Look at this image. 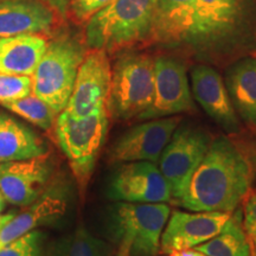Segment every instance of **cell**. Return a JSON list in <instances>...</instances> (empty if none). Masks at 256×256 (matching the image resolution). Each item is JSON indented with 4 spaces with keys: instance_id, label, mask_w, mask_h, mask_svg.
<instances>
[{
    "instance_id": "1",
    "label": "cell",
    "mask_w": 256,
    "mask_h": 256,
    "mask_svg": "<svg viewBox=\"0 0 256 256\" xmlns=\"http://www.w3.org/2000/svg\"><path fill=\"white\" fill-rule=\"evenodd\" d=\"M252 182L248 156L226 136L210 144L192 174L178 206L191 211L229 212L238 209Z\"/></svg>"
},
{
    "instance_id": "2",
    "label": "cell",
    "mask_w": 256,
    "mask_h": 256,
    "mask_svg": "<svg viewBox=\"0 0 256 256\" xmlns=\"http://www.w3.org/2000/svg\"><path fill=\"white\" fill-rule=\"evenodd\" d=\"M156 0H114L89 18L86 40L92 49L114 51L151 37Z\"/></svg>"
},
{
    "instance_id": "3",
    "label": "cell",
    "mask_w": 256,
    "mask_h": 256,
    "mask_svg": "<svg viewBox=\"0 0 256 256\" xmlns=\"http://www.w3.org/2000/svg\"><path fill=\"white\" fill-rule=\"evenodd\" d=\"M154 98V60L145 54H130L112 69L107 112L118 120H130L151 107Z\"/></svg>"
},
{
    "instance_id": "4",
    "label": "cell",
    "mask_w": 256,
    "mask_h": 256,
    "mask_svg": "<svg viewBox=\"0 0 256 256\" xmlns=\"http://www.w3.org/2000/svg\"><path fill=\"white\" fill-rule=\"evenodd\" d=\"M84 50L76 40L58 38L48 48L32 74V94L49 104L58 115L72 95Z\"/></svg>"
},
{
    "instance_id": "5",
    "label": "cell",
    "mask_w": 256,
    "mask_h": 256,
    "mask_svg": "<svg viewBox=\"0 0 256 256\" xmlns=\"http://www.w3.org/2000/svg\"><path fill=\"white\" fill-rule=\"evenodd\" d=\"M171 209L165 203H124L110 208V230L130 256H156Z\"/></svg>"
},
{
    "instance_id": "6",
    "label": "cell",
    "mask_w": 256,
    "mask_h": 256,
    "mask_svg": "<svg viewBox=\"0 0 256 256\" xmlns=\"http://www.w3.org/2000/svg\"><path fill=\"white\" fill-rule=\"evenodd\" d=\"M107 132V110L86 118H74L66 110L57 115V140L81 185L90 178Z\"/></svg>"
},
{
    "instance_id": "7",
    "label": "cell",
    "mask_w": 256,
    "mask_h": 256,
    "mask_svg": "<svg viewBox=\"0 0 256 256\" xmlns=\"http://www.w3.org/2000/svg\"><path fill=\"white\" fill-rule=\"evenodd\" d=\"M211 142L206 130L191 124H179L172 134L158 162L174 202L183 196L192 174L203 160Z\"/></svg>"
},
{
    "instance_id": "8",
    "label": "cell",
    "mask_w": 256,
    "mask_h": 256,
    "mask_svg": "<svg viewBox=\"0 0 256 256\" xmlns=\"http://www.w3.org/2000/svg\"><path fill=\"white\" fill-rule=\"evenodd\" d=\"M112 66L107 51L92 49L86 54L66 110L74 118H86L107 110Z\"/></svg>"
},
{
    "instance_id": "9",
    "label": "cell",
    "mask_w": 256,
    "mask_h": 256,
    "mask_svg": "<svg viewBox=\"0 0 256 256\" xmlns=\"http://www.w3.org/2000/svg\"><path fill=\"white\" fill-rule=\"evenodd\" d=\"M107 196L124 203H166L171 188L159 168L151 162H124L110 179Z\"/></svg>"
},
{
    "instance_id": "10",
    "label": "cell",
    "mask_w": 256,
    "mask_h": 256,
    "mask_svg": "<svg viewBox=\"0 0 256 256\" xmlns=\"http://www.w3.org/2000/svg\"><path fill=\"white\" fill-rule=\"evenodd\" d=\"M194 110V101L184 64L171 57L154 60V98L151 107L138 119L174 116Z\"/></svg>"
},
{
    "instance_id": "11",
    "label": "cell",
    "mask_w": 256,
    "mask_h": 256,
    "mask_svg": "<svg viewBox=\"0 0 256 256\" xmlns=\"http://www.w3.org/2000/svg\"><path fill=\"white\" fill-rule=\"evenodd\" d=\"M180 121V116L159 118L130 128L114 144L110 151L112 162L156 164Z\"/></svg>"
},
{
    "instance_id": "12",
    "label": "cell",
    "mask_w": 256,
    "mask_h": 256,
    "mask_svg": "<svg viewBox=\"0 0 256 256\" xmlns=\"http://www.w3.org/2000/svg\"><path fill=\"white\" fill-rule=\"evenodd\" d=\"M232 214L220 211H174L160 238V252L164 254L191 249L216 236Z\"/></svg>"
},
{
    "instance_id": "13",
    "label": "cell",
    "mask_w": 256,
    "mask_h": 256,
    "mask_svg": "<svg viewBox=\"0 0 256 256\" xmlns=\"http://www.w3.org/2000/svg\"><path fill=\"white\" fill-rule=\"evenodd\" d=\"M50 172L46 154L0 164V194L12 206H28L42 194Z\"/></svg>"
},
{
    "instance_id": "14",
    "label": "cell",
    "mask_w": 256,
    "mask_h": 256,
    "mask_svg": "<svg viewBox=\"0 0 256 256\" xmlns=\"http://www.w3.org/2000/svg\"><path fill=\"white\" fill-rule=\"evenodd\" d=\"M244 0H196L194 19L186 42L209 46L232 34L242 17Z\"/></svg>"
},
{
    "instance_id": "15",
    "label": "cell",
    "mask_w": 256,
    "mask_h": 256,
    "mask_svg": "<svg viewBox=\"0 0 256 256\" xmlns=\"http://www.w3.org/2000/svg\"><path fill=\"white\" fill-rule=\"evenodd\" d=\"M192 94L200 107L226 133L240 132V120L223 78L215 69L196 66L191 72Z\"/></svg>"
},
{
    "instance_id": "16",
    "label": "cell",
    "mask_w": 256,
    "mask_h": 256,
    "mask_svg": "<svg viewBox=\"0 0 256 256\" xmlns=\"http://www.w3.org/2000/svg\"><path fill=\"white\" fill-rule=\"evenodd\" d=\"M68 200L62 188L54 186L28 204L19 215H6L0 226V248L5 247L37 226L58 220L66 211Z\"/></svg>"
},
{
    "instance_id": "17",
    "label": "cell",
    "mask_w": 256,
    "mask_h": 256,
    "mask_svg": "<svg viewBox=\"0 0 256 256\" xmlns=\"http://www.w3.org/2000/svg\"><path fill=\"white\" fill-rule=\"evenodd\" d=\"M54 14L40 0H0V37L48 31Z\"/></svg>"
},
{
    "instance_id": "18",
    "label": "cell",
    "mask_w": 256,
    "mask_h": 256,
    "mask_svg": "<svg viewBox=\"0 0 256 256\" xmlns=\"http://www.w3.org/2000/svg\"><path fill=\"white\" fill-rule=\"evenodd\" d=\"M194 10L196 0H156L151 37L162 43L186 42Z\"/></svg>"
},
{
    "instance_id": "19",
    "label": "cell",
    "mask_w": 256,
    "mask_h": 256,
    "mask_svg": "<svg viewBox=\"0 0 256 256\" xmlns=\"http://www.w3.org/2000/svg\"><path fill=\"white\" fill-rule=\"evenodd\" d=\"M48 48L38 34L0 37V74L32 76Z\"/></svg>"
},
{
    "instance_id": "20",
    "label": "cell",
    "mask_w": 256,
    "mask_h": 256,
    "mask_svg": "<svg viewBox=\"0 0 256 256\" xmlns=\"http://www.w3.org/2000/svg\"><path fill=\"white\" fill-rule=\"evenodd\" d=\"M226 87L238 116L256 130V58L238 60L226 72Z\"/></svg>"
},
{
    "instance_id": "21",
    "label": "cell",
    "mask_w": 256,
    "mask_h": 256,
    "mask_svg": "<svg viewBox=\"0 0 256 256\" xmlns=\"http://www.w3.org/2000/svg\"><path fill=\"white\" fill-rule=\"evenodd\" d=\"M46 153V147L36 134L0 112V164L36 158Z\"/></svg>"
},
{
    "instance_id": "22",
    "label": "cell",
    "mask_w": 256,
    "mask_h": 256,
    "mask_svg": "<svg viewBox=\"0 0 256 256\" xmlns=\"http://www.w3.org/2000/svg\"><path fill=\"white\" fill-rule=\"evenodd\" d=\"M206 256H252L249 238L243 229L242 210L232 211L220 232L194 247Z\"/></svg>"
},
{
    "instance_id": "23",
    "label": "cell",
    "mask_w": 256,
    "mask_h": 256,
    "mask_svg": "<svg viewBox=\"0 0 256 256\" xmlns=\"http://www.w3.org/2000/svg\"><path fill=\"white\" fill-rule=\"evenodd\" d=\"M112 247L95 238L84 226H78L72 234L56 243L51 256H110Z\"/></svg>"
},
{
    "instance_id": "24",
    "label": "cell",
    "mask_w": 256,
    "mask_h": 256,
    "mask_svg": "<svg viewBox=\"0 0 256 256\" xmlns=\"http://www.w3.org/2000/svg\"><path fill=\"white\" fill-rule=\"evenodd\" d=\"M2 106L44 130H50L56 121L55 116H57V114L55 112L51 110L49 104L34 94Z\"/></svg>"
},
{
    "instance_id": "25",
    "label": "cell",
    "mask_w": 256,
    "mask_h": 256,
    "mask_svg": "<svg viewBox=\"0 0 256 256\" xmlns=\"http://www.w3.org/2000/svg\"><path fill=\"white\" fill-rule=\"evenodd\" d=\"M32 94L31 76L0 74V104Z\"/></svg>"
},
{
    "instance_id": "26",
    "label": "cell",
    "mask_w": 256,
    "mask_h": 256,
    "mask_svg": "<svg viewBox=\"0 0 256 256\" xmlns=\"http://www.w3.org/2000/svg\"><path fill=\"white\" fill-rule=\"evenodd\" d=\"M0 256H44L43 234L32 232L0 248Z\"/></svg>"
},
{
    "instance_id": "27",
    "label": "cell",
    "mask_w": 256,
    "mask_h": 256,
    "mask_svg": "<svg viewBox=\"0 0 256 256\" xmlns=\"http://www.w3.org/2000/svg\"><path fill=\"white\" fill-rule=\"evenodd\" d=\"M114 0H72L69 10L75 20L80 23L88 22L96 12L110 5Z\"/></svg>"
},
{
    "instance_id": "28",
    "label": "cell",
    "mask_w": 256,
    "mask_h": 256,
    "mask_svg": "<svg viewBox=\"0 0 256 256\" xmlns=\"http://www.w3.org/2000/svg\"><path fill=\"white\" fill-rule=\"evenodd\" d=\"M242 223L247 236L256 232V188L249 190L242 200Z\"/></svg>"
},
{
    "instance_id": "29",
    "label": "cell",
    "mask_w": 256,
    "mask_h": 256,
    "mask_svg": "<svg viewBox=\"0 0 256 256\" xmlns=\"http://www.w3.org/2000/svg\"><path fill=\"white\" fill-rule=\"evenodd\" d=\"M46 2L50 8L58 11L60 14H66L68 12L72 0H46Z\"/></svg>"
},
{
    "instance_id": "30",
    "label": "cell",
    "mask_w": 256,
    "mask_h": 256,
    "mask_svg": "<svg viewBox=\"0 0 256 256\" xmlns=\"http://www.w3.org/2000/svg\"><path fill=\"white\" fill-rule=\"evenodd\" d=\"M168 256H206V255L196 250L194 248H191V249H183V250L172 252H170Z\"/></svg>"
},
{
    "instance_id": "31",
    "label": "cell",
    "mask_w": 256,
    "mask_h": 256,
    "mask_svg": "<svg viewBox=\"0 0 256 256\" xmlns=\"http://www.w3.org/2000/svg\"><path fill=\"white\" fill-rule=\"evenodd\" d=\"M249 162L252 165V180L256 183V142L252 150L250 151V154H247Z\"/></svg>"
},
{
    "instance_id": "32",
    "label": "cell",
    "mask_w": 256,
    "mask_h": 256,
    "mask_svg": "<svg viewBox=\"0 0 256 256\" xmlns=\"http://www.w3.org/2000/svg\"><path fill=\"white\" fill-rule=\"evenodd\" d=\"M249 243H250V249H252V255L256 256V232L252 234L250 236H248Z\"/></svg>"
},
{
    "instance_id": "33",
    "label": "cell",
    "mask_w": 256,
    "mask_h": 256,
    "mask_svg": "<svg viewBox=\"0 0 256 256\" xmlns=\"http://www.w3.org/2000/svg\"><path fill=\"white\" fill-rule=\"evenodd\" d=\"M116 256H130V252L126 249L124 248H119V252H118V255Z\"/></svg>"
},
{
    "instance_id": "34",
    "label": "cell",
    "mask_w": 256,
    "mask_h": 256,
    "mask_svg": "<svg viewBox=\"0 0 256 256\" xmlns=\"http://www.w3.org/2000/svg\"><path fill=\"white\" fill-rule=\"evenodd\" d=\"M4 206H5V200L4 197H2V194H0V215H2V211L4 209Z\"/></svg>"
},
{
    "instance_id": "35",
    "label": "cell",
    "mask_w": 256,
    "mask_h": 256,
    "mask_svg": "<svg viewBox=\"0 0 256 256\" xmlns=\"http://www.w3.org/2000/svg\"><path fill=\"white\" fill-rule=\"evenodd\" d=\"M6 218V215H0V226H2V223L4 222Z\"/></svg>"
}]
</instances>
